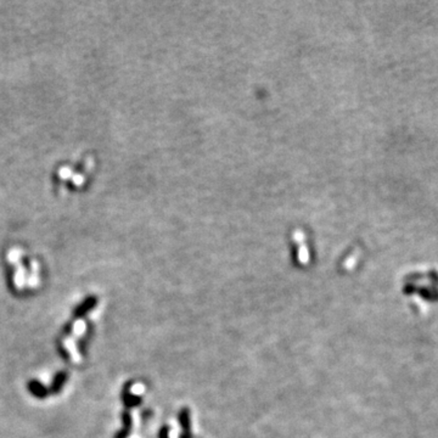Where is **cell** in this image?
<instances>
[{"label": "cell", "instance_id": "cell-1", "mask_svg": "<svg viewBox=\"0 0 438 438\" xmlns=\"http://www.w3.org/2000/svg\"><path fill=\"white\" fill-rule=\"evenodd\" d=\"M94 168V160L90 156H84L75 162L62 163L54 172V185L60 191H81L90 181Z\"/></svg>", "mask_w": 438, "mask_h": 438}]
</instances>
